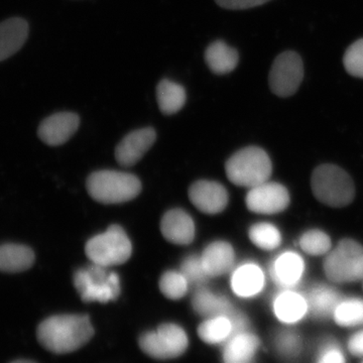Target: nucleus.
I'll list each match as a JSON object with an SVG mask.
<instances>
[{
	"label": "nucleus",
	"instance_id": "1",
	"mask_svg": "<svg viewBox=\"0 0 363 363\" xmlns=\"http://www.w3.org/2000/svg\"><path fill=\"white\" fill-rule=\"evenodd\" d=\"M94 328L84 315H56L47 318L38 327L37 337L52 353H70L89 342Z\"/></svg>",
	"mask_w": 363,
	"mask_h": 363
},
{
	"label": "nucleus",
	"instance_id": "2",
	"mask_svg": "<svg viewBox=\"0 0 363 363\" xmlns=\"http://www.w3.org/2000/svg\"><path fill=\"white\" fill-rule=\"evenodd\" d=\"M86 187L95 201L118 204L135 199L142 191V183L131 174L99 171L89 176Z\"/></svg>",
	"mask_w": 363,
	"mask_h": 363
},
{
	"label": "nucleus",
	"instance_id": "3",
	"mask_svg": "<svg viewBox=\"0 0 363 363\" xmlns=\"http://www.w3.org/2000/svg\"><path fill=\"white\" fill-rule=\"evenodd\" d=\"M313 194L327 206H347L354 199V184L344 169L334 164H322L313 172Z\"/></svg>",
	"mask_w": 363,
	"mask_h": 363
},
{
	"label": "nucleus",
	"instance_id": "4",
	"mask_svg": "<svg viewBox=\"0 0 363 363\" xmlns=\"http://www.w3.org/2000/svg\"><path fill=\"white\" fill-rule=\"evenodd\" d=\"M272 169L269 155L257 147L238 150L225 164L229 181L234 185L250 189L267 182L272 175Z\"/></svg>",
	"mask_w": 363,
	"mask_h": 363
},
{
	"label": "nucleus",
	"instance_id": "5",
	"mask_svg": "<svg viewBox=\"0 0 363 363\" xmlns=\"http://www.w3.org/2000/svg\"><path fill=\"white\" fill-rule=\"evenodd\" d=\"M74 286L84 302L108 303L121 295V281L116 272L93 264L74 274Z\"/></svg>",
	"mask_w": 363,
	"mask_h": 363
},
{
	"label": "nucleus",
	"instance_id": "6",
	"mask_svg": "<svg viewBox=\"0 0 363 363\" xmlns=\"http://www.w3.org/2000/svg\"><path fill=\"white\" fill-rule=\"evenodd\" d=\"M133 247L123 227L111 225L105 233L88 240L85 252L93 264L109 267L130 259Z\"/></svg>",
	"mask_w": 363,
	"mask_h": 363
},
{
	"label": "nucleus",
	"instance_id": "7",
	"mask_svg": "<svg viewBox=\"0 0 363 363\" xmlns=\"http://www.w3.org/2000/svg\"><path fill=\"white\" fill-rule=\"evenodd\" d=\"M324 272L333 283L363 279V247L357 241L344 240L330 250L324 262Z\"/></svg>",
	"mask_w": 363,
	"mask_h": 363
},
{
	"label": "nucleus",
	"instance_id": "8",
	"mask_svg": "<svg viewBox=\"0 0 363 363\" xmlns=\"http://www.w3.org/2000/svg\"><path fill=\"white\" fill-rule=\"evenodd\" d=\"M140 348L156 359H172L181 357L188 347V336L176 324L167 323L155 331L145 332L138 340Z\"/></svg>",
	"mask_w": 363,
	"mask_h": 363
},
{
	"label": "nucleus",
	"instance_id": "9",
	"mask_svg": "<svg viewBox=\"0 0 363 363\" xmlns=\"http://www.w3.org/2000/svg\"><path fill=\"white\" fill-rule=\"evenodd\" d=\"M304 78V65L297 52L288 51L279 55L269 72L272 92L279 97L292 96Z\"/></svg>",
	"mask_w": 363,
	"mask_h": 363
},
{
	"label": "nucleus",
	"instance_id": "10",
	"mask_svg": "<svg viewBox=\"0 0 363 363\" xmlns=\"http://www.w3.org/2000/svg\"><path fill=\"white\" fill-rule=\"evenodd\" d=\"M248 210L257 214H277L290 204V195L285 186L264 182L250 189L247 196Z\"/></svg>",
	"mask_w": 363,
	"mask_h": 363
},
{
	"label": "nucleus",
	"instance_id": "11",
	"mask_svg": "<svg viewBox=\"0 0 363 363\" xmlns=\"http://www.w3.org/2000/svg\"><path fill=\"white\" fill-rule=\"evenodd\" d=\"M80 119L73 112H59L47 117L40 124L38 135L45 145H61L77 131Z\"/></svg>",
	"mask_w": 363,
	"mask_h": 363
},
{
	"label": "nucleus",
	"instance_id": "12",
	"mask_svg": "<svg viewBox=\"0 0 363 363\" xmlns=\"http://www.w3.org/2000/svg\"><path fill=\"white\" fill-rule=\"evenodd\" d=\"M189 198L198 210L206 214L223 211L228 203L226 189L213 181H198L189 189Z\"/></svg>",
	"mask_w": 363,
	"mask_h": 363
},
{
	"label": "nucleus",
	"instance_id": "13",
	"mask_svg": "<svg viewBox=\"0 0 363 363\" xmlns=\"http://www.w3.org/2000/svg\"><path fill=\"white\" fill-rule=\"evenodd\" d=\"M156 138V131L150 128L128 133L116 147V161L123 167L133 166L152 147Z\"/></svg>",
	"mask_w": 363,
	"mask_h": 363
},
{
	"label": "nucleus",
	"instance_id": "14",
	"mask_svg": "<svg viewBox=\"0 0 363 363\" xmlns=\"http://www.w3.org/2000/svg\"><path fill=\"white\" fill-rule=\"evenodd\" d=\"M305 264L298 253L286 252L272 262L269 274L276 285L284 290L295 288L304 274Z\"/></svg>",
	"mask_w": 363,
	"mask_h": 363
},
{
	"label": "nucleus",
	"instance_id": "15",
	"mask_svg": "<svg viewBox=\"0 0 363 363\" xmlns=\"http://www.w3.org/2000/svg\"><path fill=\"white\" fill-rule=\"evenodd\" d=\"M162 236L174 245H190L195 238V224L192 217L181 209L169 210L161 222Z\"/></svg>",
	"mask_w": 363,
	"mask_h": 363
},
{
	"label": "nucleus",
	"instance_id": "16",
	"mask_svg": "<svg viewBox=\"0 0 363 363\" xmlns=\"http://www.w3.org/2000/svg\"><path fill=\"white\" fill-rule=\"evenodd\" d=\"M201 259L208 277L217 278L233 269L235 255L226 241H215L205 248Z\"/></svg>",
	"mask_w": 363,
	"mask_h": 363
},
{
	"label": "nucleus",
	"instance_id": "17",
	"mask_svg": "<svg viewBox=\"0 0 363 363\" xmlns=\"http://www.w3.org/2000/svg\"><path fill=\"white\" fill-rule=\"evenodd\" d=\"M28 21L11 18L0 23V62L20 51L28 37Z\"/></svg>",
	"mask_w": 363,
	"mask_h": 363
},
{
	"label": "nucleus",
	"instance_id": "18",
	"mask_svg": "<svg viewBox=\"0 0 363 363\" xmlns=\"http://www.w3.org/2000/svg\"><path fill=\"white\" fill-rule=\"evenodd\" d=\"M272 310L283 323H298L308 313L307 301L304 296L289 289L276 296L272 302Z\"/></svg>",
	"mask_w": 363,
	"mask_h": 363
},
{
	"label": "nucleus",
	"instance_id": "19",
	"mask_svg": "<svg viewBox=\"0 0 363 363\" xmlns=\"http://www.w3.org/2000/svg\"><path fill=\"white\" fill-rule=\"evenodd\" d=\"M308 313L318 319L333 316L339 303L342 301L340 294L331 286L317 285L308 291L305 296Z\"/></svg>",
	"mask_w": 363,
	"mask_h": 363
},
{
	"label": "nucleus",
	"instance_id": "20",
	"mask_svg": "<svg viewBox=\"0 0 363 363\" xmlns=\"http://www.w3.org/2000/svg\"><path fill=\"white\" fill-rule=\"evenodd\" d=\"M259 348V339L245 331L224 343L223 360L225 363H250Z\"/></svg>",
	"mask_w": 363,
	"mask_h": 363
},
{
	"label": "nucleus",
	"instance_id": "21",
	"mask_svg": "<svg viewBox=\"0 0 363 363\" xmlns=\"http://www.w3.org/2000/svg\"><path fill=\"white\" fill-rule=\"evenodd\" d=\"M264 286V272L255 264H245L238 267L231 277V288L240 297H253L262 292Z\"/></svg>",
	"mask_w": 363,
	"mask_h": 363
},
{
	"label": "nucleus",
	"instance_id": "22",
	"mask_svg": "<svg viewBox=\"0 0 363 363\" xmlns=\"http://www.w3.org/2000/svg\"><path fill=\"white\" fill-rule=\"evenodd\" d=\"M32 248L18 243L0 245V272L16 274L28 271L35 264Z\"/></svg>",
	"mask_w": 363,
	"mask_h": 363
},
{
	"label": "nucleus",
	"instance_id": "23",
	"mask_svg": "<svg viewBox=\"0 0 363 363\" xmlns=\"http://www.w3.org/2000/svg\"><path fill=\"white\" fill-rule=\"evenodd\" d=\"M206 61L210 70L218 75L233 72L240 61V55L233 48L229 47L222 40H216L207 48L205 52Z\"/></svg>",
	"mask_w": 363,
	"mask_h": 363
},
{
	"label": "nucleus",
	"instance_id": "24",
	"mask_svg": "<svg viewBox=\"0 0 363 363\" xmlns=\"http://www.w3.org/2000/svg\"><path fill=\"white\" fill-rule=\"evenodd\" d=\"M192 306L196 313L206 318L228 317L234 311L228 298L215 295L206 289L196 291L192 297Z\"/></svg>",
	"mask_w": 363,
	"mask_h": 363
},
{
	"label": "nucleus",
	"instance_id": "25",
	"mask_svg": "<svg viewBox=\"0 0 363 363\" xmlns=\"http://www.w3.org/2000/svg\"><path fill=\"white\" fill-rule=\"evenodd\" d=\"M186 91L183 86L169 80H162L157 87V100L162 113L174 114L185 105Z\"/></svg>",
	"mask_w": 363,
	"mask_h": 363
},
{
	"label": "nucleus",
	"instance_id": "26",
	"mask_svg": "<svg viewBox=\"0 0 363 363\" xmlns=\"http://www.w3.org/2000/svg\"><path fill=\"white\" fill-rule=\"evenodd\" d=\"M233 325L226 316L207 318L198 328V335L204 342L224 344L230 338Z\"/></svg>",
	"mask_w": 363,
	"mask_h": 363
},
{
	"label": "nucleus",
	"instance_id": "27",
	"mask_svg": "<svg viewBox=\"0 0 363 363\" xmlns=\"http://www.w3.org/2000/svg\"><path fill=\"white\" fill-rule=\"evenodd\" d=\"M336 324L342 327L363 325V300L358 298H342L333 314Z\"/></svg>",
	"mask_w": 363,
	"mask_h": 363
},
{
	"label": "nucleus",
	"instance_id": "28",
	"mask_svg": "<svg viewBox=\"0 0 363 363\" xmlns=\"http://www.w3.org/2000/svg\"><path fill=\"white\" fill-rule=\"evenodd\" d=\"M248 236L253 245L264 250H276L281 242V233L279 229L267 222L257 223L250 227Z\"/></svg>",
	"mask_w": 363,
	"mask_h": 363
},
{
	"label": "nucleus",
	"instance_id": "29",
	"mask_svg": "<svg viewBox=\"0 0 363 363\" xmlns=\"http://www.w3.org/2000/svg\"><path fill=\"white\" fill-rule=\"evenodd\" d=\"M274 348L281 357L293 359L302 352V338L298 332L290 329L281 330L274 336Z\"/></svg>",
	"mask_w": 363,
	"mask_h": 363
},
{
	"label": "nucleus",
	"instance_id": "30",
	"mask_svg": "<svg viewBox=\"0 0 363 363\" xmlns=\"http://www.w3.org/2000/svg\"><path fill=\"white\" fill-rule=\"evenodd\" d=\"M189 284L182 272L168 271L160 279V290L164 297L180 300L188 292Z\"/></svg>",
	"mask_w": 363,
	"mask_h": 363
},
{
	"label": "nucleus",
	"instance_id": "31",
	"mask_svg": "<svg viewBox=\"0 0 363 363\" xmlns=\"http://www.w3.org/2000/svg\"><path fill=\"white\" fill-rule=\"evenodd\" d=\"M300 247L311 255H323L330 252L331 240L326 233L317 229L307 231L301 236Z\"/></svg>",
	"mask_w": 363,
	"mask_h": 363
},
{
	"label": "nucleus",
	"instance_id": "32",
	"mask_svg": "<svg viewBox=\"0 0 363 363\" xmlns=\"http://www.w3.org/2000/svg\"><path fill=\"white\" fill-rule=\"evenodd\" d=\"M181 272L187 279L189 286H201L209 278L203 267L201 257L198 255H190L184 259L181 264Z\"/></svg>",
	"mask_w": 363,
	"mask_h": 363
},
{
	"label": "nucleus",
	"instance_id": "33",
	"mask_svg": "<svg viewBox=\"0 0 363 363\" xmlns=\"http://www.w3.org/2000/svg\"><path fill=\"white\" fill-rule=\"evenodd\" d=\"M345 70L353 77L363 78V39L357 40L346 50L343 58Z\"/></svg>",
	"mask_w": 363,
	"mask_h": 363
},
{
	"label": "nucleus",
	"instance_id": "34",
	"mask_svg": "<svg viewBox=\"0 0 363 363\" xmlns=\"http://www.w3.org/2000/svg\"><path fill=\"white\" fill-rule=\"evenodd\" d=\"M315 363H346V357L337 342L328 340L320 347Z\"/></svg>",
	"mask_w": 363,
	"mask_h": 363
},
{
	"label": "nucleus",
	"instance_id": "35",
	"mask_svg": "<svg viewBox=\"0 0 363 363\" xmlns=\"http://www.w3.org/2000/svg\"><path fill=\"white\" fill-rule=\"evenodd\" d=\"M215 1L223 9L240 11V9H252V7L262 6L271 0H215Z\"/></svg>",
	"mask_w": 363,
	"mask_h": 363
},
{
	"label": "nucleus",
	"instance_id": "36",
	"mask_svg": "<svg viewBox=\"0 0 363 363\" xmlns=\"http://www.w3.org/2000/svg\"><path fill=\"white\" fill-rule=\"evenodd\" d=\"M351 354L357 357H363V329L351 336L347 344Z\"/></svg>",
	"mask_w": 363,
	"mask_h": 363
},
{
	"label": "nucleus",
	"instance_id": "37",
	"mask_svg": "<svg viewBox=\"0 0 363 363\" xmlns=\"http://www.w3.org/2000/svg\"><path fill=\"white\" fill-rule=\"evenodd\" d=\"M11 363H35L32 362V360H26V359H18V360H14V362Z\"/></svg>",
	"mask_w": 363,
	"mask_h": 363
},
{
	"label": "nucleus",
	"instance_id": "38",
	"mask_svg": "<svg viewBox=\"0 0 363 363\" xmlns=\"http://www.w3.org/2000/svg\"><path fill=\"white\" fill-rule=\"evenodd\" d=\"M363 363V362H362Z\"/></svg>",
	"mask_w": 363,
	"mask_h": 363
}]
</instances>
